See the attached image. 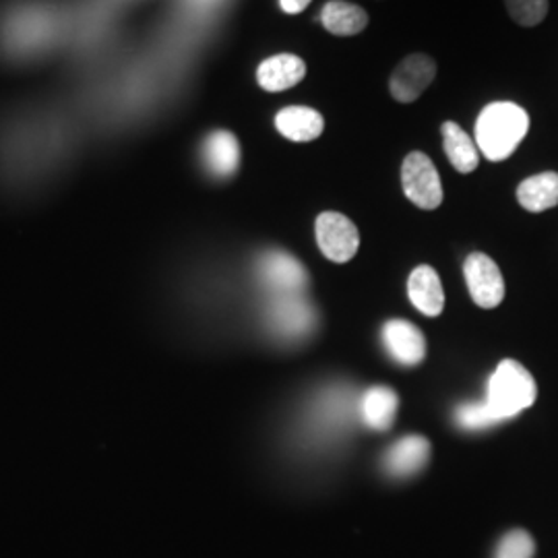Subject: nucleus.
Listing matches in <instances>:
<instances>
[{
	"label": "nucleus",
	"mask_w": 558,
	"mask_h": 558,
	"mask_svg": "<svg viewBox=\"0 0 558 558\" xmlns=\"http://www.w3.org/2000/svg\"><path fill=\"white\" fill-rule=\"evenodd\" d=\"M401 184L405 197L420 209H437L442 203V184L430 158L422 151H412L401 166Z\"/></svg>",
	"instance_id": "nucleus-5"
},
{
	"label": "nucleus",
	"mask_w": 558,
	"mask_h": 558,
	"mask_svg": "<svg viewBox=\"0 0 558 558\" xmlns=\"http://www.w3.org/2000/svg\"><path fill=\"white\" fill-rule=\"evenodd\" d=\"M408 296L424 317H439L445 308V292L439 274L428 265L416 267L408 279Z\"/></svg>",
	"instance_id": "nucleus-12"
},
{
	"label": "nucleus",
	"mask_w": 558,
	"mask_h": 558,
	"mask_svg": "<svg viewBox=\"0 0 558 558\" xmlns=\"http://www.w3.org/2000/svg\"><path fill=\"white\" fill-rule=\"evenodd\" d=\"M308 4H311V0H279L281 11L288 15H299Z\"/></svg>",
	"instance_id": "nucleus-23"
},
{
	"label": "nucleus",
	"mask_w": 558,
	"mask_h": 558,
	"mask_svg": "<svg viewBox=\"0 0 558 558\" xmlns=\"http://www.w3.org/2000/svg\"><path fill=\"white\" fill-rule=\"evenodd\" d=\"M530 131L527 112L513 101L488 104L476 122V143L486 160L502 161L518 149Z\"/></svg>",
	"instance_id": "nucleus-1"
},
{
	"label": "nucleus",
	"mask_w": 558,
	"mask_h": 558,
	"mask_svg": "<svg viewBox=\"0 0 558 558\" xmlns=\"http://www.w3.org/2000/svg\"><path fill=\"white\" fill-rule=\"evenodd\" d=\"M430 459V442L422 435H408L399 439L383 459V468L393 478H410Z\"/></svg>",
	"instance_id": "nucleus-11"
},
{
	"label": "nucleus",
	"mask_w": 558,
	"mask_h": 558,
	"mask_svg": "<svg viewBox=\"0 0 558 558\" xmlns=\"http://www.w3.org/2000/svg\"><path fill=\"white\" fill-rule=\"evenodd\" d=\"M257 278L269 296L304 294L308 274L296 257L286 251H267L257 260Z\"/></svg>",
	"instance_id": "nucleus-4"
},
{
	"label": "nucleus",
	"mask_w": 558,
	"mask_h": 558,
	"mask_svg": "<svg viewBox=\"0 0 558 558\" xmlns=\"http://www.w3.org/2000/svg\"><path fill=\"white\" fill-rule=\"evenodd\" d=\"M519 205L532 214H542L558 205L557 172H542L525 179L518 189Z\"/></svg>",
	"instance_id": "nucleus-17"
},
{
	"label": "nucleus",
	"mask_w": 558,
	"mask_h": 558,
	"mask_svg": "<svg viewBox=\"0 0 558 558\" xmlns=\"http://www.w3.org/2000/svg\"><path fill=\"white\" fill-rule=\"evenodd\" d=\"M320 21L325 29L333 36H356L368 25V15L359 4L345 0H331L323 7Z\"/></svg>",
	"instance_id": "nucleus-18"
},
{
	"label": "nucleus",
	"mask_w": 558,
	"mask_h": 558,
	"mask_svg": "<svg viewBox=\"0 0 558 558\" xmlns=\"http://www.w3.org/2000/svg\"><path fill=\"white\" fill-rule=\"evenodd\" d=\"M193 2H197L199 7H209V4H214L216 0H193Z\"/></svg>",
	"instance_id": "nucleus-24"
},
{
	"label": "nucleus",
	"mask_w": 558,
	"mask_h": 558,
	"mask_svg": "<svg viewBox=\"0 0 558 558\" xmlns=\"http://www.w3.org/2000/svg\"><path fill=\"white\" fill-rule=\"evenodd\" d=\"M442 143H445L447 158L453 163V168L458 172L470 174L478 168V145L459 124H456V122H445L442 124Z\"/></svg>",
	"instance_id": "nucleus-19"
},
{
	"label": "nucleus",
	"mask_w": 558,
	"mask_h": 558,
	"mask_svg": "<svg viewBox=\"0 0 558 558\" xmlns=\"http://www.w3.org/2000/svg\"><path fill=\"white\" fill-rule=\"evenodd\" d=\"M437 64L426 54H412L401 60L391 75V96L401 104H412L428 89L435 81Z\"/></svg>",
	"instance_id": "nucleus-9"
},
{
	"label": "nucleus",
	"mask_w": 558,
	"mask_h": 558,
	"mask_svg": "<svg viewBox=\"0 0 558 558\" xmlns=\"http://www.w3.org/2000/svg\"><path fill=\"white\" fill-rule=\"evenodd\" d=\"M54 34V20L44 9H23L4 27V36L13 50L29 52L46 46Z\"/></svg>",
	"instance_id": "nucleus-8"
},
{
	"label": "nucleus",
	"mask_w": 558,
	"mask_h": 558,
	"mask_svg": "<svg viewBox=\"0 0 558 558\" xmlns=\"http://www.w3.org/2000/svg\"><path fill=\"white\" fill-rule=\"evenodd\" d=\"M383 343L391 359L403 366H416L426 356V339L410 320L391 319L383 327Z\"/></svg>",
	"instance_id": "nucleus-10"
},
{
	"label": "nucleus",
	"mask_w": 558,
	"mask_h": 558,
	"mask_svg": "<svg viewBox=\"0 0 558 558\" xmlns=\"http://www.w3.org/2000/svg\"><path fill=\"white\" fill-rule=\"evenodd\" d=\"M201 156H203L205 168L216 179H228L239 170V140L228 131H216L203 143Z\"/></svg>",
	"instance_id": "nucleus-14"
},
{
	"label": "nucleus",
	"mask_w": 558,
	"mask_h": 558,
	"mask_svg": "<svg viewBox=\"0 0 558 558\" xmlns=\"http://www.w3.org/2000/svg\"><path fill=\"white\" fill-rule=\"evenodd\" d=\"M267 329L283 341H296L308 336L315 325V308L302 294L294 296H269L265 308Z\"/></svg>",
	"instance_id": "nucleus-3"
},
{
	"label": "nucleus",
	"mask_w": 558,
	"mask_h": 558,
	"mask_svg": "<svg viewBox=\"0 0 558 558\" xmlns=\"http://www.w3.org/2000/svg\"><path fill=\"white\" fill-rule=\"evenodd\" d=\"M536 544L532 536L523 530H513L497 546L495 558H534Z\"/></svg>",
	"instance_id": "nucleus-21"
},
{
	"label": "nucleus",
	"mask_w": 558,
	"mask_h": 558,
	"mask_svg": "<svg viewBox=\"0 0 558 558\" xmlns=\"http://www.w3.org/2000/svg\"><path fill=\"white\" fill-rule=\"evenodd\" d=\"M276 126L286 140L306 143L320 137L325 129V120L317 110L304 108V106H292L283 108L276 117Z\"/></svg>",
	"instance_id": "nucleus-16"
},
{
	"label": "nucleus",
	"mask_w": 558,
	"mask_h": 558,
	"mask_svg": "<svg viewBox=\"0 0 558 558\" xmlns=\"http://www.w3.org/2000/svg\"><path fill=\"white\" fill-rule=\"evenodd\" d=\"M463 276L470 296L482 308H495L505 299V279L488 255L472 253L463 263Z\"/></svg>",
	"instance_id": "nucleus-7"
},
{
	"label": "nucleus",
	"mask_w": 558,
	"mask_h": 558,
	"mask_svg": "<svg viewBox=\"0 0 558 558\" xmlns=\"http://www.w3.org/2000/svg\"><path fill=\"white\" fill-rule=\"evenodd\" d=\"M538 387L534 377L518 360H502L488 379L486 403L499 416L500 422L515 418L523 410L534 405Z\"/></svg>",
	"instance_id": "nucleus-2"
},
{
	"label": "nucleus",
	"mask_w": 558,
	"mask_h": 558,
	"mask_svg": "<svg viewBox=\"0 0 558 558\" xmlns=\"http://www.w3.org/2000/svg\"><path fill=\"white\" fill-rule=\"evenodd\" d=\"M456 424L461 430H486L495 424H500V418L490 410V405L486 401H468L461 403L456 410Z\"/></svg>",
	"instance_id": "nucleus-20"
},
{
	"label": "nucleus",
	"mask_w": 558,
	"mask_h": 558,
	"mask_svg": "<svg viewBox=\"0 0 558 558\" xmlns=\"http://www.w3.org/2000/svg\"><path fill=\"white\" fill-rule=\"evenodd\" d=\"M398 410V393L385 385H375L366 389V393L360 399V418L371 430L377 433H385L393 426Z\"/></svg>",
	"instance_id": "nucleus-13"
},
{
	"label": "nucleus",
	"mask_w": 558,
	"mask_h": 558,
	"mask_svg": "<svg viewBox=\"0 0 558 558\" xmlns=\"http://www.w3.org/2000/svg\"><path fill=\"white\" fill-rule=\"evenodd\" d=\"M320 253L333 263H348L356 257L360 232L356 223L338 211H325L315 223Z\"/></svg>",
	"instance_id": "nucleus-6"
},
{
	"label": "nucleus",
	"mask_w": 558,
	"mask_h": 558,
	"mask_svg": "<svg viewBox=\"0 0 558 558\" xmlns=\"http://www.w3.org/2000/svg\"><path fill=\"white\" fill-rule=\"evenodd\" d=\"M505 2L513 21H518L519 25H525V27L538 25L548 13V0H505Z\"/></svg>",
	"instance_id": "nucleus-22"
},
{
	"label": "nucleus",
	"mask_w": 558,
	"mask_h": 558,
	"mask_svg": "<svg viewBox=\"0 0 558 558\" xmlns=\"http://www.w3.org/2000/svg\"><path fill=\"white\" fill-rule=\"evenodd\" d=\"M306 75L304 60L294 54H278L260 62L257 71V81L265 92H283L294 85Z\"/></svg>",
	"instance_id": "nucleus-15"
}]
</instances>
